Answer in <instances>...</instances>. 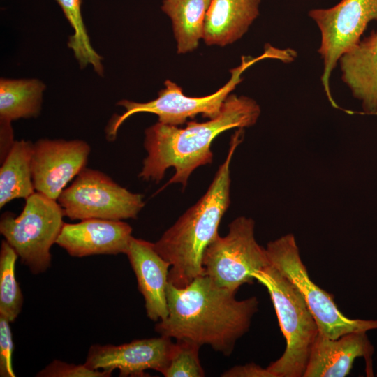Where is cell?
<instances>
[{"label":"cell","instance_id":"cell-1","mask_svg":"<svg viewBox=\"0 0 377 377\" xmlns=\"http://www.w3.org/2000/svg\"><path fill=\"white\" fill-rule=\"evenodd\" d=\"M237 292L222 288L201 275L183 288L168 281V316L155 325L161 336L207 345L229 356L249 330L258 309L256 296L237 300Z\"/></svg>","mask_w":377,"mask_h":377},{"label":"cell","instance_id":"cell-2","mask_svg":"<svg viewBox=\"0 0 377 377\" xmlns=\"http://www.w3.org/2000/svg\"><path fill=\"white\" fill-rule=\"evenodd\" d=\"M260 112L254 99L230 94L220 114L207 121H190L184 128L160 122L151 126L145 131L144 147L147 155L138 177L158 182L166 170L172 167L175 174L163 187L179 183L185 188L196 168L212 163L213 140L229 129L253 126Z\"/></svg>","mask_w":377,"mask_h":377},{"label":"cell","instance_id":"cell-3","mask_svg":"<svg viewBox=\"0 0 377 377\" xmlns=\"http://www.w3.org/2000/svg\"><path fill=\"white\" fill-rule=\"evenodd\" d=\"M242 137L239 128L232 136L227 156L206 193L154 243L170 264L168 281L176 287H185L203 274L204 253L219 235V223L230 205V165Z\"/></svg>","mask_w":377,"mask_h":377},{"label":"cell","instance_id":"cell-4","mask_svg":"<svg viewBox=\"0 0 377 377\" xmlns=\"http://www.w3.org/2000/svg\"><path fill=\"white\" fill-rule=\"evenodd\" d=\"M267 289L286 346L283 355L267 367L275 377H303L317 323L298 289L271 265L253 274Z\"/></svg>","mask_w":377,"mask_h":377},{"label":"cell","instance_id":"cell-5","mask_svg":"<svg viewBox=\"0 0 377 377\" xmlns=\"http://www.w3.org/2000/svg\"><path fill=\"white\" fill-rule=\"evenodd\" d=\"M265 58H277V53L272 47L267 48L263 54L256 58L242 57L240 65L230 70L231 77L228 82L214 93L201 97L186 96L182 89L176 83L167 80L165 88L158 92V97L146 103H138L121 100L117 105L125 108L120 115H114L106 128L108 140H114L121 124L129 117L140 112H149L158 116V122L179 126L202 114L209 119L216 117L221 112L223 104L230 92L242 82V73L250 66Z\"/></svg>","mask_w":377,"mask_h":377},{"label":"cell","instance_id":"cell-6","mask_svg":"<svg viewBox=\"0 0 377 377\" xmlns=\"http://www.w3.org/2000/svg\"><path fill=\"white\" fill-rule=\"evenodd\" d=\"M63 216L57 200L36 191L25 200L19 216L10 212L1 215V234L32 274L43 273L50 267V249L61 232Z\"/></svg>","mask_w":377,"mask_h":377},{"label":"cell","instance_id":"cell-7","mask_svg":"<svg viewBox=\"0 0 377 377\" xmlns=\"http://www.w3.org/2000/svg\"><path fill=\"white\" fill-rule=\"evenodd\" d=\"M265 250L269 264L287 277L302 294L314 317L319 333L335 339L347 333L377 329V320L345 316L337 308L333 295L313 282L293 234L269 242Z\"/></svg>","mask_w":377,"mask_h":377},{"label":"cell","instance_id":"cell-8","mask_svg":"<svg viewBox=\"0 0 377 377\" xmlns=\"http://www.w3.org/2000/svg\"><path fill=\"white\" fill-rule=\"evenodd\" d=\"M224 237L218 236L206 249L203 274L218 286L237 292L245 283H253V274L269 265L266 250L254 236V221L239 216L228 226Z\"/></svg>","mask_w":377,"mask_h":377},{"label":"cell","instance_id":"cell-9","mask_svg":"<svg viewBox=\"0 0 377 377\" xmlns=\"http://www.w3.org/2000/svg\"><path fill=\"white\" fill-rule=\"evenodd\" d=\"M144 195L129 191L105 173L85 168L57 199L64 215L71 220L136 219Z\"/></svg>","mask_w":377,"mask_h":377},{"label":"cell","instance_id":"cell-10","mask_svg":"<svg viewBox=\"0 0 377 377\" xmlns=\"http://www.w3.org/2000/svg\"><path fill=\"white\" fill-rule=\"evenodd\" d=\"M308 15L320 32L318 50L323 64L321 82L332 106L337 108L330 89V76L341 56L361 40L371 21H377V0H341L332 7L314 8Z\"/></svg>","mask_w":377,"mask_h":377},{"label":"cell","instance_id":"cell-11","mask_svg":"<svg viewBox=\"0 0 377 377\" xmlns=\"http://www.w3.org/2000/svg\"><path fill=\"white\" fill-rule=\"evenodd\" d=\"M90 150L82 140L36 141L31 160L35 191L57 200L66 184L86 168Z\"/></svg>","mask_w":377,"mask_h":377},{"label":"cell","instance_id":"cell-12","mask_svg":"<svg viewBox=\"0 0 377 377\" xmlns=\"http://www.w3.org/2000/svg\"><path fill=\"white\" fill-rule=\"evenodd\" d=\"M173 342L171 338L158 337L133 340L115 345H92L84 364L91 369H117L122 377L147 376L146 370L162 373L167 367Z\"/></svg>","mask_w":377,"mask_h":377},{"label":"cell","instance_id":"cell-13","mask_svg":"<svg viewBox=\"0 0 377 377\" xmlns=\"http://www.w3.org/2000/svg\"><path fill=\"white\" fill-rule=\"evenodd\" d=\"M132 231L122 221L88 219L77 223H64L56 244L72 257L125 254Z\"/></svg>","mask_w":377,"mask_h":377},{"label":"cell","instance_id":"cell-14","mask_svg":"<svg viewBox=\"0 0 377 377\" xmlns=\"http://www.w3.org/2000/svg\"><path fill=\"white\" fill-rule=\"evenodd\" d=\"M374 347L366 332H353L332 339L318 333L303 377H344L355 360L363 357L367 376H373Z\"/></svg>","mask_w":377,"mask_h":377},{"label":"cell","instance_id":"cell-15","mask_svg":"<svg viewBox=\"0 0 377 377\" xmlns=\"http://www.w3.org/2000/svg\"><path fill=\"white\" fill-rule=\"evenodd\" d=\"M142 295L147 317L164 320L168 314L166 290L170 264L156 251L154 243L132 237L125 253Z\"/></svg>","mask_w":377,"mask_h":377},{"label":"cell","instance_id":"cell-16","mask_svg":"<svg viewBox=\"0 0 377 377\" xmlns=\"http://www.w3.org/2000/svg\"><path fill=\"white\" fill-rule=\"evenodd\" d=\"M341 80L365 114L377 115V31L372 30L339 59Z\"/></svg>","mask_w":377,"mask_h":377},{"label":"cell","instance_id":"cell-17","mask_svg":"<svg viewBox=\"0 0 377 377\" xmlns=\"http://www.w3.org/2000/svg\"><path fill=\"white\" fill-rule=\"evenodd\" d=\"M260 0H211L207 11L203 40L226 46L241 38L259 15Z\"/></svg>","mask_w":377,"mask_h":377},{"label":"cell","instance_id":"cell-18","mask_svg":"<svg viewBox=\"0 0 377 377\" xmlns=\"http://www.w3.org/2000/svg\"><path fill=\"white\" fill-rule=\"evenodd\" d=\"M32 142L15 141L1 161L0 207L17 198L27 199L36 192L32 178Z\"/></svg>","mask_w":377,"mask_h":377},{"label":"cell","instance_id":"cell-19","mask_svg":"<svg viewBox=\"0 0 377 377\" xmlns=\"http://www.w3.org/2000/svg\"><path fill=\"white\" fill-rule=\"evenodd\" d=\"M211 0H163L162 10L171 20L178 54L195 50L203 38Z\"/></svg>","mask_w":377,"mask_h":377},{"label":"cell","instance_id":"cell-20","mask_svg":"<svg viewBox=\"0 0 377 377\" xmlns=\"http://www.w3.org/2000/svg\"><path fill=\"white\" fill-rule=\"evenodd\" d=\"M45 89V84L36 79H1V122L11 123L20 118L37 117Z\"/></svg>","mask_w":377,"mask_h":377},{"label":"cell","instance_id":"cell-21","mask_svg":"<svg viewBox=\"0 0 377 377\" xmlns=\"http://www.w3.org/2000/svg\"><path fill=\"white\" fill-rule=\"evenodd\" d=\"M63 10L64 15L74 33L69 37L68 46L74 53L81 68L91 65L94 70L103 75L104 68L103 57L91 45L81 13L82 0H56Z\"/></svg>","mask_w":377,"mask_h":377},{"label":"cell","instance_id":"cell-22","mask_svg":"<svg viewBox=\"0 0 377 377\" xmlns=\"http://www.w3.org/2000/svg\"><path fill=\"white\" fill-rule=\"evenodd\" d=\"M18 255L5 240L0 249V315L11 323L21 312L23 296L15 276Z\"/></svg>","mask_w":377,"mask_h":377},{"label":"cell","instance_id":"cell-23","mask_svg":"<svg viewBox=\"0 0 377 377\" xmlns=\"http://www.w3.org/2000/svg\"><path fill=\"white\" fill-rule=\"evenodd\" d=\"M200 346L184 339L173 343L168 364L161 373L165 377H203L199 358Z\"/></svg>","mask_w":377,"mask_h":377},{"label":"cell","instance_id":"cell-24","mask_svg":"<svg viewBox=\"0 0 377 377\" xmlns=\"http://www.w3.org/2000/svg\"><path fill=\"white\" fill-rule=\"evenodd\" d=\"M108 370H95L83 364L67 363L54 360L36 375L38 377H109Z\"/></svg>","mask_w":377,"mask_h":377},{"label":"cell","instance_id":"cell-25","mask_svg":"<svg viewBox=\"0 0 377 377\" xmlns=\"http://www.w3.org/2000/svg\"><path fill=\"white\" fill-rule=\"evenodd\" d=\"M10 322L0 315V376L15 377L12 366L13 350V335Z\"/></svg>","mask_w":377,"mask_h":377},{"label":"cell","instance_id":"cell-26","mask_svg":"<svg viewBox=\"0 0 377 377\" xmlns=\"http://www.w3.org/2000/svg\"><path fill=\"white\" fill-rule=\"evenodd\" d=\"M222 377H275L267 369L255 363L237 365L223 372Z\"/></svg>","mask_w":377,"mask_h":377},{"label":"cell","instance_id":"cell-27","mask_svg":"<svg viewBox=\"0 0 377 377\" xmlns=\"http://www.w3.org/2000/svg\"><path fill=\"white\" fill-rule=\"evenodd\" d=\"M14 142L10 123L1 122V161L4 159Z\"/></svg>","mask_w":377,"mask_h":377}]
</instances>
